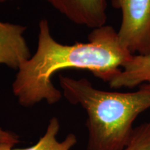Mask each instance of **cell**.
I'll use <instances>...</instances> for the list:
<instances>
[{
  "label": "cell",
  "mask_w": 150,
  "mask_h": 150,
  "mask_svg": "<svg viewBox=\"0 0 150 150\" xmlns=\"http://www.w3.org/2000/svg\"><path fill=\"white\" fill-rule=\"evenodd\" d=\"M133 55L121 45L117 31L111 26L93 29L88 42L67 45L54 40L48 21L42 19L36 52L18 69L13 93L24 107H31L42 101L56 104L62 93L52 82L56 72L69 68L87 70L109 83Z\"/></svg>",
  "instance_id": "cell-1"
},
{
  "label": "cell",
  "mask_w": 150,
  "mask_h": 150,
  "mask_svg": "<svg viewBox=\"0 0 150 150\" xmlns=\"http://www.w3.org/2000/svg\"><path fill=\"white\" fill-rule=\"evenodd\" d=\"M65 99L87 114L86 150H123L130 140L135 120L150 109V83L134 92L120 93L95 88L90 81L59 76Z\"/></svg>",
  "instance_id": "cell-2"
},
{
  "label": "cell",
  "mask_w": 150,
  "mask_h": 150,
  "mask_svg": "<svg viewBox=\"0 0 150 150\" xmlns=\"http://www.w3.org/2000/svg\"><path fill=\"white\" fill-rule=\"evenodd\" d=\"M122 12L117 36L132 54L150 56V0H111Z\"/></svg>",
  "instance_id": "cell-3"
},
{
  "label": "cell",
  "mask_w": 150,
  "mask_h": 150,
  "mask_svg": "<svg viewBox=\"0 0 150 150\" xmlns=\"http://www.w3.org/2000/svg\"><path fill=\"white\" fill-rule=\"evenodd\" d=\"M75 24L89 28L106 25L107 0H47Z\"/></svg>",
  "instance_id": "cell-4"
},
{
  "label": "cell",
  "mask_w": 150,
  "mask_h": 150,
  "mask_svg": "<svg viewBox=\"0 0 150 150\" xmlns=\"http://www.w3.org/2000/svg\"><path fill=\"white\" fill-rule=\"evenodd\" d=\"M27 27L0 22V64L18 70L31 57L24 33Z\"/></svg>",
  "instance_id": "cell-5"
},
{
  "label": "cell",
  "mask_w": 150,
  "mask_h": 150,
  "mask_svg": "<svg viewBox=\"0 0 150 150\" xmlns=\"http://www.w3.org/2000/svg\"><path fill=\"white\" fill-rule=\"evenodd\" d=\"M145 83H150V56L134 54L108 85L115 89L133 88Z\"/></svg>",
  "instance_id": "cell-6"
},
{
  "label": "cell",
  "mask_w": 150,
  "mask_h": 150,
  "mask_svg": "<svg viewBox=\"0 0 150 150\" xmlns=\"http://www.w3.org/2000/svg\"><path fill=\"white\" fill-rule=\"evenodd\" d=\"M59 130V120L56 117H52L44 135L35 145L27 148H13V150H70L77 143L76 136L70 133L63 141L59 142L56 138Z\"/></svg>",
  "instance_id": "cell-7"
},
{
  "label": "cell",
  "mask_w": 150,
  "mask_h": 150,
  "mask_svg": "<svg viewBox=\"0 0 150 150\" xmlns=\"http://www.w3.org/2000/svg\"><path fill=\"white\" fill-rule=\"evenodd\" d=\"M123 150H150V122L134 127L130 140Z\"/></svg>",
  "instance_id": "cell-8"
},
{
  "label": "cell",
  "mask_w": 150,
  "mask_h": 150,
  "mask_svg": "<svg viewBox=\"0 0 150 150\" xmlns=\"http://www.w3.org/2000/svg\"><path fill=\"white\" fill-rule=\"evenodd\" d=\"M19 142L20 140L18 135L0 128V143H11L15 145Z\"/></svg>",
  "instance_id": "cell-9"
},
{
  "label": "cell",
  "mask_w": 150,
  "mask_h": 150,
  "mask_svg": "<svg viewBox=\"0 0 150 150\" xmlns=\"http://www.w3.org/2000/svg\"><path fill=\"white\" fill-rule=\"evenodd\" d=\"M13 146L11 143H0V150H13Z\"/></svg>",
  "instance_id": "cell-10"
},
{
  "label": "cell",
  "mask_w": 150,
  "mask_h": 150,
  "mask_svg": "<svg viewBox=\"0 0 150 150\" xmlns=\"http://www.w3.org/2000/svg\"><path fill=\"white\" fill-rule=\"evenodd\" d=\"M12 1V0H0V4L5 3L6 2V1Z\"/></svg>",
  "instance_id": "cell-11"
}]
</instances>
